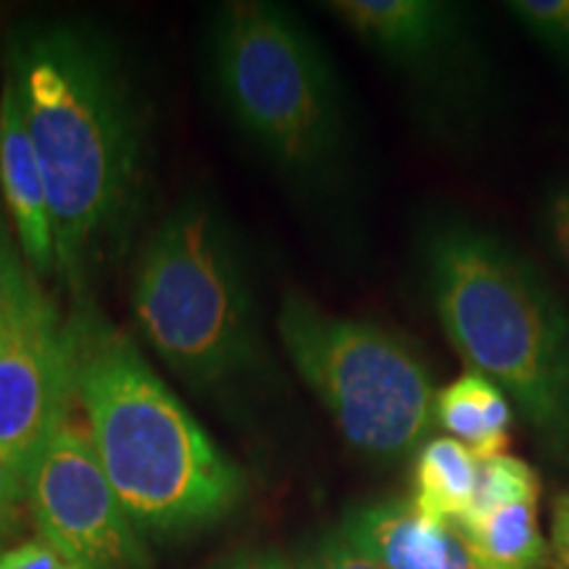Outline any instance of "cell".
Instances as JSON below:
<instances>
[{
    "label": "cell",
    "instance_id": "23",
    "mask_svg": "<svg viewBox=\"0 0 569 569\" xmlns=\"http://www.w3.org/2000/svg\"><path fill=\"white\" fill-rule=\"evenodd\" d=\"M19 496H24V482L11 472L9 467L0 461V528L9 519L13 503L19 501Z\"/></svg>",
    "mask_w": 569,
    "mask_h": 569
},
{
    "label": "cell",
    "instance_id": "11",
    "mask_svg": "<svg viewBox=\"0 0 569 569\" xmlns=\"http://www.w3.org/2000/svg\"><path fill=\"white\" fill-rule=\"evenodd\" d=\"M0 190L27 261L40 274H48L56 269L51 206L38 153L21 117L19 96L9 80L0 96Z\"/></svg>",
    "mask_w": 569,
    "mask_h": 569
},
{
    "label": "cell",
    "instance_id": "17",
    "mask_svg": "<svg viewBox=\"0 0 569 569\" xmlns=\"http://www.w3.org/2000/svg\"><path fill=\"white\" fill-rule=\"evenodd\" d=\"M0 569H84L46 538H32L0 553Z\"/></svg>",
    "mask_w": 569,
    "mask_h": 569
},
{
    "label": "cell",
    "instance_id": "1",
    "mask_svg": "<svg viewBox=\"0 0 569 569\" xmlns=\"http://www.w3.org/2000/svg\"><path fill=\"white\" fill-rule=\"evenodd\" d=\"M6 80L46 180L56 272L82 288L132 232L146 198V98L103 32L71 21L13 32Z\"/></svg>",
    "mask_w": 569,
    "mask_h": 569
},
{
    "label": "cell",
    "instance_id": "10",
    "mask_svg": "<svg viewBox=\"0 0 569 569\" xmlns=\"http://www.w3.org/2000/svg\"><path fill=\"white\" fill-rule=\"evenodd\" d=\"M340 536L382 569H478L451 522L398 498L351 511Z\"/></svg>",
    "mask_w": 569,
    "mask_h": 569
},
{
    "label": "cell",
    "instance_id": "22",
    "mask_svg": "<svg viewBox=\"0 0 569 569\" xmlns=\"http://www.w3.org/2000/svg\"><path fill=\"white\" fill-rule=\"evenodd\" d=\"M217 569H290L280 553L272 549H248L222 561Z\"/></svg>",
    "mask_w": 569,
    "mask_h": 569
},
{
    "label": "cell",
    "instance_id": "7",
    "mask_svg": "<svg viewBox=\"0 0 569 569\" xmlns=\"http://www.w3.org/2000/svg\"><path fill=\"white\" fill-rule=\"evenodd\" d=\"M40 536L84 569H151L146 540L106 480L88 432L67 417L24 482Z\"/></svg>",
    "mask_w": 569,
    "mask_h": 569
},
{
    "label": "cell",
    "instance_id": "14",
    "mask_svg": "<svg viewBox=\"0 0 569 569\" xmlns=\"http://www.w3.org/2000/svg\"><path fill=\"white\" fill-rule=\"evenodd\" d=\"M478 467L480 459L459 440L448 436L425 440L415 461L411 503L427 517L457 525L472 503Z\"/></svg>",
    "mask_w": 569,
    "mask_h": 569
},
{
    "label": "cell",
    "instance_id": "5",
    "mask_svg": "<svg viewBox=\"0 0 569 569\" xmlns=\"http://www.w3.org/2000/svg\"><path fill=\"white\" fill-rule=\"evenodd\" d=\"M132 311L153 351L190 386L230 390L264 369L248 264L209 201H182L151 232L134 269Z\"/></svg>",
    "mask_w": 569,
    "mask_h": 569
},
{
    "label": "cell",
    "instance_id": "18",
    "mask_svg": "<svg viewBox=\"0 0 569 569\" xmlns=\"http://www.w3.org/2000/svg\"><path fill=\"white\" fill-rule=\"evenodd\" d=\"M32 280L24 269L17 264V259L9 253V248L0 243V340L17 317L19 306L24 303L27 293L32 290Z\"/></svg>",
    "mask_w": 569,
    "mask_h": 569
},
{
    "label": "cell",
    "instance_id": "3",
    "mask_svg": "<svg viewBox=\"0 0 569 569\" xmlns=\"http://www.w3.org/2000/svg\"><path fill=\"white\" fill-rule=\"evenodd\" d=\"M419 269L440 330L569 467V306L515 246L459 213L427 217Z\"/></svg>",
    "mask_w": 569,
    "mask_h": 569
},
{
    "label": "cell",
    "instance_id": "8",
    "mask_svg": "<svg viewBox=\"0 0 569 569\" xmlns=\"http://www.w3.org/2000/svg\"><path fill=\"white\" fill-rule=\"evenodd\" d=\"M74 403L71 327L42 296L27 293L0 340V461L21 482Z\"/></svg>",
    "mask_w": 569,
    "mask_h": 569
},
{
    "label": "cell",
    "instance_id": "15",
    "mask_svg": "<svg viewBox=\"0 0 569 569\" xmlns=\"http://www.w3.org/2000/svg\"><path fill=\"white\" fill-rule=\"evenodd\" d=\"M540 496V478L528 461L509 457L482 459L478 467V482H475V496L469 503L467 515L461 519L482 517L488 511L517 501H538ZM459 519V522H461Z\"/></svg>",
    "mask_w": 569,
    "mask_h": 569
},
{
    "label": "cell",
    "instance_id": "16",
    "mask_svg": "<svg viewBox=\"0 0 569 569\" xmlns=\"http://www.w3.org/2000/svg\"><path fill=\"white\" fill-rule=\"evenodd\" d=\"M509 11L546 51L569 63V0H517Z\"/></svg>",
    "mask_w": 569,
    "mask_h": 569
},
{
    "label": "cell",
    "instance_id": "21",
    "mask_svg": "<svg viewBox=\"0 0 569 569\" xmlns=\"http://www.w3.org/2000/svg\"><path fill=\"white\" fill-rule=\"evenodd\" d=\"M551 546L561 567L569 569V493L557 498L551 519Z\"/></svg>",
    "mask_w": 569,
    "mask_h": 569
},
{
    "label": "cell",
    "instance_id": "2",
    "mask_svg": "<svg viewBox=\"0 0 569 569\" xmlns=\"http://www.w3.org/2000/svg\"><path fill=\"white\" fill-rule=\"evenodd\" d=\"M74 401L106 480L140 538H182L243 503L248 478L138 351L96 311L69 322Z\"/></svg>",
    "mask_w": 569,
    "mask_h": 569
},
{
    "label": "cell",
    "instance_id": "13",
    "mask_svg": "<svg viewBox=\"0 0 569 569\" xmlns=\"http://www.w3.org/2000/svg\"><path fill=\"white\" fill-rule=\"evenodd\" d=\"M478 569H540L546 538L538 522V501H517L482 517L453 525Z\"/></svg>",
    "mask_w": 569,
    "mask_h": 569
},
{
    "label": "cell",
    "instance_id": "9",
    "mask_svg": "<svg viewBox=\"0 0 569 569\" xmlns=\"http://www.w3.org/2000/svg\"><path fill=\"white\" fill-rule=\"evenodd\" d=\"M330 9L356 38L425 88L467 71L465 17L440 0H338Z\"/></svg>",
    "mask_w": 569,
    "mask_h": 569
},
{
    "label": "cell",
    "instance_id": "6",
    "mask_svg": "<svg viewBox=\"0 0 569 569\" xmlns=\"http://www.w3.org/2000/svg\"><path fill=\"white\" fill-rule=\"evenodd\" d=\"M277 336L353 451L375 461L417 457L436 427L438 388L407 338L332 315L301 293L282 298Z\"/></svg>",
    "mask_w": 569,
    "mask_h": 569
},
{
    "label": "cell",
    "instance_id": "4",
    "mask_svg": "<svg viewBox=\"0 0 569 569\" xmlns=\"http://www.w3.org/2000/svg\"><path fill=\"white\" fill-rule=\"evenodd\" d=\"M209 74L240 134L290 180L332 188L351 156V124L319 42L282 6L232 0L209 30Z\"/></svg>",
    "mask_w": 569,
    "mask_h": 569
},
{
    "label": "cell",
    "instance_id": "20",
    "mask_svg": "<svg viewBox=\"0 0 569 569\" xmlns=\"http://www.w3.org/2000/svg\"><path fill=\"white\" fill-rule=\"evenodd\" d=\"M315 569H382L377 561H372L367 553H361L356 546L348 543L343 536L327 540L319 551Z\"/></svg>",
    "mask_w": 569,
    "mask_h": 569
},
{
    "label": "cell",
    "instance_id": "12",
    "mask_svg": "<svg viewBox=\"0 0 569 569\" xmlns=\"http://www.w3.org/2000/svg\"><path fill=\"white\" fill-rule=\"evenodd\" d=\"M436 425L448 438L467 446L480 461L507 453L515 425V407L493 382L465 372L436 393Z\"/></svg>",
    "mask_w": 569,
    "mask_h": 569
},
{
    "label": "cell",
    "instance_id": "19",
    "mask_svg": "<svg viewBox=\"0 0 569 569\" xmlns=\"http://www.w3.org/2000/svg\"><path fill=\"white\" fill-rule=\"evenodd\" d=\"M543 224L549 230L553 251L569 269V182L553 184L543 203Z\"/></svg>",
    "mask_w": 569,
    "mask_h": 569
}]
</instances>
